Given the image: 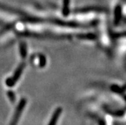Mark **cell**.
I'll return each mask as SVG.
<instances>
[{"instance_id":"obj_1","label":"cell","mask_w":126,"mask_h":125,"mask_svg":"<svg viewBox=\"0 0 126 125\" xmlns=\"http://www.w3.org/2000/svg\"><path fill=\"white\" fill-rule=\"evenodd\" d=\"M23 67H24V65H22L19 69L17 70V72H16V73H15V76L13 77V78H12V80H11V84H10V86H11V85H14L15 84V82L17 80V79L20 78V74H21V72H22V69H23Z\"/></svg>"},{"instance_id":"obj_2","label":"cell","mask_w":126,"mask_h":125,"mask_svg":"<svg viewBox=\"0 0 126 125\" xmlns=\"http://www.w3.org/2000/svg\"><path fill=\"white\" fill-rule=\"evenodd\" d=\"M24 104H26V99H25V100H24V99H23V100L21 101V103H20V106H18V109L17 110L16 115H15V120H17V118H18V116H20V112H21L23 108H24Z\"/></svg>"},{"instance_id":"obj_3","label":"cell","mask_w":126,"mask_h":125,"mask_svg":"<svg viewBox=\"0 0 126 125\" xmlns=\"http://www.w3.org/2000/svg\"><path fill=\"white\" fill-rule=\"evenodd\" d=\"M60 115V110L58 109V110H57L56 111V112L54 113V116L52 117V120H51V121L49 123L50 124H54V123H56V121H57V118H58V115Z\"/></svg>"}]
</instances>
